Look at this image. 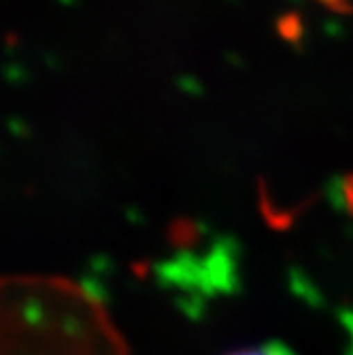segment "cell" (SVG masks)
<instances>
[{"label": "cell", "instance_id": "1", "mask_svg": "<svg viewBox=\"0 0 353 355\" xmlns=\"http://www.w3.org/2000/svg\"><path fill=\"white\" fill-rule=\"evenodd\" d=\"M230 355H290L287 351L275 347V345H266V347H258V349H245V351H236Z\"/></svg>", "mask_w": 353, "mask_h": 355}]
</instances>
